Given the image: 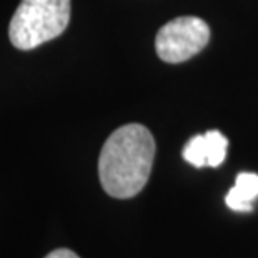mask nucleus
<instances>
[{
  "instance_id": "5",
  "label": "nucleus",
  "mask_w": 258,
  "mask_h": 258,
  "mask_svg": "<svg viewBox=\"0 0 258 258\" xmlns=\"http://www.w3.org/2000/svg\"><path fill=\"white\" fill-rule=\"evenodd\" d=\"M205 145H207V165L208 167L222 165L225 157H227L228 140L218 130H210L205 134Z\"/></svg>"
},
{
  "instance_id": "6",
  "label": "nucleus",
  "mask_w": 258,
  "mask_h": 258,
  "mask_svg": "<svg viewBox=\"0 0 258 258\" xmlns=\"http://www.w3.org/2000/svg\"><path fill=\"white\" fill-rule=\"evenodd\" d=\"M183 158L197 168L208 167L207 165V145H205V134L195 135L188 140V144L183 148Z\"/></svg>"
},
{
  "instance_id": "4",
  "label": "nucleus",
  "mask_w": 258,
  "mask_h": 258,
  "mask_svg": "<svg viewBox=\"0 0 258 258\" xmlns=\"http://www.w3.org/2000/svg\"><path fill=\"white\" fill-rule=\"evenodd\" d=\"M258 197V175L243 172L238 173L235 186L227 194L228 208L235 212H250L253 208V200Z\"/></svg>"
},
{
  "instance_id": "7",
  "label": "nucleus",
  "mask_w": 258,
  "mask_h": 258,
  "mask_svg": "<svg viewBox=\"0 0 258 258\" xmlns=\"http://www.w3.org/2000/svg\"><path fill=\"white\" fill-rule=\"evenodd\" d=\"M45 258H80V256L69 248H57V250L50 251Z\"/></svg>"
},
{
  "instance_id": "3",
  "label": "nucleus",
  "mask_w": 258,
  "mask_h": 258,
  "mask_svg": "<svg viewBox=\"0 0 258 258\" xmlns=\"http://www.w3.org/2000/svg\"><path fill=\"white\" fill-rule=\"evenodd\" d=\"M208 40L210 29L205 20L199 17H178L158 30L155 48L163 62L180 63L203 50Z\"/></svg>"
},
{
  "instance_id": "2",
  "label": "nucleus",
  "mask_w": 258,
  "mask_h": 258,
  "mask_svg": "<svg viewBox=\"0 0 258 258\" xmlns=\"http://www.w3.org/2000/svg\"><path fill=\"white\" fill-rule=\"evenodd\" d=\"M70 22V0H22L9 25L19 50H32L63 34Z\"/></svg>"
},
{
  "instance_id": "1",
  "label": "nucleus",
  "mask_w": 258,
  "mask_h": 258,
  "mask_svg": "<svg viewBox=\"0 0 258 258\" xmlns=\"http://www.w3.org/2000/svg\"><path fill=\"white\" fill-rule=\"evenodd\" d=\"M155 157V142L140 123L123 125L103 144L98 158V177L113 199H132L147 185Z\"/></svg>"
}]
</instances>
